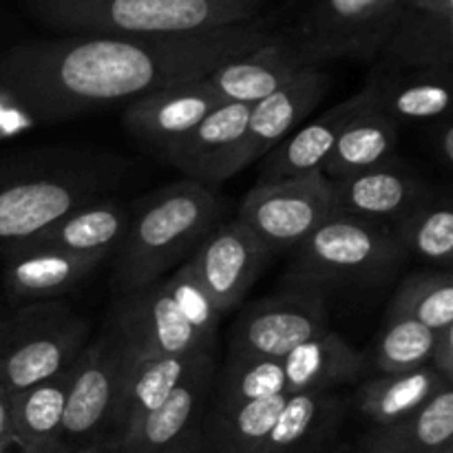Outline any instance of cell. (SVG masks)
Masks as SVG:
<instances>
[{
    "mask_svg": "<svg viewBox=\"0 0 453 453\" xmlns=\"http://www.w3.org/2000/svg\"><path fill=\"white\" fill-rule=\"evenodd\" d=\"M0 447L12 445V392L0 385Z\"/></svg>",
    "mask_w": 453,
    "mask_h": 453,
    "instance_id": "f35d334b",
    "label": "cell"
},
{
    "mask_svg": "<svg viewBox=\"0 0 453 453\" xmlns=\"http://www.w3.org/2000/svg\"><path fill=\"white\" fill-rule=\"evenodd\" d=\"M164 283H166L173 301H175L180 312L186 317V321L197 330V334L202 336L206 343L215 345L217 327H219L221 317L219 312L212 308L206 290L199 286L197 277H195L193 270H190L188 261L181 264L180 268L173 270V274L168 279H164Z\"/></svg>",
    "mask_w": 453,
    "mask_h": 453,
    "instance_id": "d590c367",
    "label": "cell"
},
{
    "mask_svg": "<svg viewBox=\"0 0 453 453\" xmlns=\"http://www.w3.org/2000/svg\"><path fill=\"white\" fill-rule=\"evenodd\" d=\"M334 211L332 181L323 173L279 181H257L237 219L257 234L270 255L292 252Z\"/></svg>",
    "mask_w": 453,
    "mask_h": 453,
    "instance_id": "ba28073f",
    "label": "cell"
},
{
    "mask_svg": "<svg viewBox=\"0 0 453 453\" xmlns=\"http://www.w3.org/2000/svg\"><path fill=\"white\" fill-rule=\"evenodd\" d=\"M113 166L84 153H42L0 173V252L27 246L71 212L104 199Z\"/></svg>",
    "mask_w": 453,
    "mask_h": 453,
    "instance_id": "3957f363",
    "label": "cell"
},
{
    "mask_svg": "<svg viewBox=\"0 0 453 453\" xmlns=\"http://www.w3.org/2000/svg\"><path fill=\"white\" fill-rule=\"evenodd\" d=\"M405 252L449 270L453 259V206L436 188L392 224Z\"/></svg>",
    "mask_w": 453,
    "mask_h": 453,
    "instance_id": "1f68e13d",
    "label": "cell"
},
{
    "mask_svg": "<svg viewBox=\"0 0 453 453\" xmlns=\"http://www.w3.org/2000/svg\"><path fill=\"white\" fill-rule=\"evenodd\" d=\"M106 453H118V449H115V445H113V441H111V445H109V449H106Z\"/></svg>",
    "mask_w": 453,
    "mask_h": 453,
    "instance_id": "b9f144b4",
    "label": "cell"
},
{
    "mask_svg": "<svg viewBox=\"0 0 453 453\" xmlns=\"http://www.w3.org/2000/svg\"><path fill=\"white\" fill-rule=\"evenodd\" d=\"M109 445H111L109 434H100V436L91 438V441H87L84 445H80L73 453H106Z\"/></svg>",
    "mask_w": 453,
    "mask_h": 453,
    "instance_id": "60d3db41",
    "label": "cell"
},
{
    "mask_svg": "<svg viewBox=\"0 0 453 453\" xmlns=\"http://www.w3.org/2000/svg\"><path fill=\"white\" fill-rule=\"evenodd\" d=\"M69 372L12 394V445L20 453H69L62 434Z\"/></svg>",
    "mask_w": 453,
    "mask_h": 453,
    "instance_id": "4316f807",
    "label": "cell"
},
{
    "mask_svg": "<svg viewBox=\"0 0 453 453\" xmlns=\"http://www.w3.org/2000/svg\"><path fill=\"white\" fill-rule=\"evenodd\" d=\"M208 349L193 357H168V358H131L124 352V372L119 380L118 401L111 416V438H118L135 425L142 416L162 405L173 389L181 383L186 374L193 370L195 361Z\"/></svg>",
    "mask_w": 453,
    "mask_h": 453,
    "instance_id": "603a6c76",
    "label": "cell"
},
{
    "mask_svg": "<svg viewBox=\"0 0 453 453\" xmlns=\"http://www.w3.org/2000/svg\"><path fill=\"white\" fill-rule=\"evenodd\" d=\"M429 367L445 383L453 385V326L442 327V330L436 332L432 357H429Z\"/></svg>",
    "mask_w": 453,
    "mask_h": 453,
    "instance_id": "8d00e7d4",
    "label": "cell"
},
{
    "mask_svg": "<svg viewBox=\"0 0 453 453\" xmlns=\"http://www.w3.org/2000/svg\"><path fill=\"white\" fill-rule=\"evenodd\" d=\"M273 259L268 248L239 219L221 221L188 259L212 308L224 317L246 299L261 270Z\"/></svg>",
    "mask_w": 453,
    "mask_h": 453,
    "instance_id": "7c38bea8",
    "label": "cell"
},
{
    "mask_svg": "<svg viewBox=\"0 0 453 453\" xmlns=\"http://www.w3.org/2000/svg\"><path fill=\"white\" fill-rule=\"evenodd\" d=\"M453 69L374 66L361 93L394 122H436L449 115Z\"/></svg>",
    "mask_w": 453,
    "mask_h": 453,
    "instance_id": "e0dca14e",
    "label": "cell"
},
{
    "mask_svg": "<svg viewBox=\"0 0 453 453\" xmlns=\"http://www.w3.org/2000/svg\"><path fill=\"white\" fill-rule=\"evenodd\" d=\"M113 332L131 358L193 357L212 349L180 312L164 279L119 295Z\"/></svg>",
    "mask_w": 453,
    "mask_h": 453,
    "instance_id": "8fae6325",
    "label": "cell"
},
{
    "mask_svg": "<svg viewBox=\"0 0 453 453\" xmlns=\"http://www.w3.org/2000/svg\"><path fill=\"white\" fill-rule=\"evenodd\" d=\"M131 211L113 199H97L58 221L53 228L31 243L73 252V255L102 257L113 255L127 234ZM22 248V246H20Z\"/></svg>",
    "mask_w": 453,
    "mask_h": 453,
    "instance_id": "f1b7e54d",
    "label": "cell"
},
{
    "mask_svg": "<svg viewBox=\"0 0 453 453\" xmlns=\"http://www.w3.org/2000/svg\"><path fill=\"white\" fill-rule=\"evenodd\" d=\"M162 453H206V447H203V438H202V427L186 434L180 442H175V445L168 447V449Z\"/></svg>",
    "mask_w": 453,
    "mask_h": 453,
    "instance_id": "ab89813d",
    "label": "cell"
},
{
    "mask_svg": "<svg viewBox=\"0 0 453 453\" xmlns=\"http://www.w3.org/2000/svg\"><path fill=\"white\" fill-rule=\"evenodd\" d=\"M326 330H330L326 292L295 283L243 310L234 323L228 357L281 361L296 345Z\"/></svg>",
    "mask_w": 453,
    "mask_h": 453,
    "instance_id": "9c48e42d",
    "label": "cell"
},
{
    "mask_svg": "<svg viewBox=\"0 0 453 453\" xmlns=\"http://www.w3.org/2000/svg\"><path fill=\"white\" fill-rule=\"evenodd\" d=\"M290 394L211 411L202 427L206 453H259Z\"/></svg>",
    "mask_w": 453,
    "mask_h": 453,
    "instance_id": "4dcf8cb0",
    "label": "cell"
},
{
    "mask_svg": "<svg viewBox=\"0 0 453 453\" xmlns=\"http://www.w3.org/2000/svg\"><path fill=\"white\" fill-rule=\"evenodd\" d=\"M429 137H432V149L436 153L438 162L445 168L453 166V122L449 115L429 122Z\"/></svg>",
    "mask_w": 453,
    "mask_h": 453,
    "instance_id": "74e56055",
    "label": "cell"
},
{
    "mask_svg": "<svg viewBox=\"0 0 453 453\" xmlns=\"http://www.w3.org/2000/svg\"><path fill=\"white\" fill-rule=\"evenodd\" d=\"M436 332L398 312H388L374 349V365L380 374H401L429 365Z\"/></svg>",
    "mask_w": 453,
    "mask_h": 453,
    "instance_id": "e575fe53",
    "label": "cell"
},
{
    "mask_svg": "<svg viewBox=\"0 0 453 453\" xmlns=\"http://www.w3.org/2000/svg\"><path fill=\"white\" fill-rule=\"evenodd\" d=\"M301 66H308L290 35L274 34L268 42L226 62L206 78L219 102L257 104L277 91Z\"/></svg>",
    "mask_w": 453,
    "mask_h": 453,
    "instance_id": "d6986e66",
    "label": "cell"
},
{
    "mask_svg": "<svg viewBox=\"0 0 453 453\" xmlns=\"http://www.w3.org/2000/svg\"><path fill=\"white\" fill-rule=\"evenodd\" d=\"M211 411H226L246 403L288 394L281 361L277 358L228 357L217 383H212Z\"/></svg>",
    "mask_w": 453,
    "mask_h": 453,
    "instance_id": "d6a6232c",
    "label": "cell"
},
{
    "mask_svg": "<svg viewBox=\"0 0 453 453\" xmlns=\"http://www.w3.org/2000/svg\"><path fill=\"white\" fill-rule=\"evenodd\" d=\"M396 142L398 124L365 100L341 128L339 140L323 166V175L334 181L380 166L394 157Z\"/></svg>",
    "mask_w": 453,
    "mask_h": 453,
    "instance_id": "83f0119b",
    "label": "cell"
},
{
    "mask_svg": "<svg viewBox=\"0 0 453 453\" xmlns=\"http://www.w3.org/2000/svg\"><path fill=\"white\" fill-rule=\"evenodd\" d=\"M343 418V403L332 392L290 394L259 453H319Z\"/></svg>",
    "mask_w": 453,
    "mask_h": 453,
    "instance_id": "484cf974",
    "label": "cell"
},
{
    "mask_svg": "<svg viewBox=\"0 0 453 453\" xmlns=\"http://www.w3.org/2000/svg\"><path fill=\"white\" fill-rule=\"evenodd\" d=\"M389 312L414 319L434 332L453 326V277L449 270H427L403 279Z\"/></svg>",
    "mask_w": 453,
    "mask_h": 453,
    "instance_id": "836d02e7",
    "label": "cell"
},
{
    "mask_svg": "<svg viewBox=\"0 0 453 453\" xmlns=\"http://www.w3.org/2000/svg\"><path fill=\"white\" fill-rule=\"evenodd\" d=\"M250 104L221 102L197 127L181 140L168 146L159 157L186 180L203 186H215L230 180L246 168L243 142H246Z\"/></svg>",
    "mask_w": 453,
    "mask_h": 453,
    "instance_id": "4fadbf2b",
    "label": "cell"
},
{
    "mask_svg": "<svg viewBox=\"0 0 453 453\" xmlns=\"http://www.w3.org/2000/svg\"><path fill=\"white\" fill-rule=\"evenodd\" d=\"M363 102H365V97L358 91L348 100L327 109L323 115L314 118L312 122H303L299 128H295L265 157H261L259 181L292 180V177L323 173V166H326L327 157H330L332 149L339 140L341 128L361 109Z\"/></svg>",
    "mask_w": 453,
    "mask_h": 453,
    "instance_id": "44dd1931",
    "label": "cell"
},
{
    "mask_svg": "<svg viewBox=\"0 0 453 453\" xmlns=\"http://www.w3.org/2000/svg\"><path fill=\"white\" fill-rule=\"evenodd\" d=\"M124 372V345L113 330L84 345L71 365L62 414V434L69 453L106 434Z\"/></svg>",
    "mask_w": 453,
    "mask_h": 453,
    "instance_id": "30bf717a",
    "label": "cell"
},
{
    "mask_svg": "<svg viewBox=\"0 0 453 453\" xmlns=\"http://www.w3.org/2000/svg\"><path fill=\"white\" fill-rule=\"evenodd\" d=\"M217 104H221L219 97L211 91L206 80L175 84L128 102L124 127L159 157L168 146L193 131Z\"/></svg>",
    "mask_w": 453,
    "mask_h": 453,
    "instance_id": "2e32d148",
    "label": "cell"
},
{
    "mask_svg": "<svg viewBox=\"0 0 453 453\" xmlns=\"http://www.w3.org/2000/svg\"><path fill=\"white\" fill-rule=\"evenodd\" d=\"M334 453H358L357 449H339V451H334Z\"/></svg>",
    "mask_w": 453,
    "mask_h": 453,
    "instance_id": "7bdbcfd3",
    "label": "cell"
},
{
    "mask_svg": "<svg viewBox=\"0 0 453 453\" xmlns=\"http://www.w3.org/2000/svg\"><path fill=\"white\" fill-rule=\"evenodd\" d=\"M102 261V257L27 243L4 255V286L13 296L29 303L60 299L80 286Z\"/></svg>",
    "mask_w": 453,
    "mask_h": 453,
    "instance_id": "ffe728a7",
    "label": "cell"
},
{
    "mask_svg": "<svg viewBox=\"0 0 453 453\" xmlns=\"http://www.w3.org/2000/svg\"><path fill=\"white\" fill-rule=\"evenodd\" d=\"M274 35L265 18L188 35L73 34L0 51V97L34 122H62L206 80Z\"/></svg>",
    "mask_w": 453,
    "mask_h": 453,
    "instance_id": "6da1fadb",
    "label": "cell"
},
{
    "mask_svg": "<svg viewBox=\"0 0 453 453\" xmlns=\"http://www.w3.org/2000/svg\"><path fill=\"white\" fill-rule=\"evenodd\" d=\"M407 257L392 226L332 211L292 250L295 283L321 288L380 286Z\"/></svg>",
    "mask_w": 453,
    "mask_h": 453,
    "instance_id": "5b68a950",
    "label": "cell"
},
{
    "mask_svg": "<svg viewBox=\"0 0 453 453\" xmlns=\"http://www.w3.org/2000/svg\"><path fill=\"white\" fill-rule=\"evenodd\" d=\"M405 0H312L290 40L305 65L374 60L380 56Z\"/></svg>",
    "mask_w": 453,
    "mask_h": 453,
    "instance_id": "52a82bcc",
    "label": "cell"
},
{
    "mask_svg": "<svg viewBox=\"0 0 453 453\" xmlns=\"http://www.w3.org/2000/svg\"><path fill=\"white\" fill-rule=\"evenodd\" d=\"M9 447H0V453H7Z\"/></svg>",
    "mask_w": 453,
    "mask_h": 453,
    "instance_id": "ee69618b",
    "label": "cell"
},
{
    "mask_svg": "<svg viewBox=\"0 0 453 453\" xmlns=\"http://www.w3.org/2000/svg\"><path fill=\"white\" fill-rule=\"evenodd\" d=\"M270 0H31L44 27L73 34L188 35L261 18Z\"/></svg>",
    "mask_w": 453,
    "mask_h": 453,
    "instance_id": "277c9868",
    "label": "cell"
},
{
    "mask_svg": "<svg viewBox=\"0 0 453 453\" xmlns=\"http://www.w3.org/2000/svg\"><path fill=\"white\" fill-rule=\"evenodd\" d=\"M226 202L199 181L164 186L131 212L115 252L113 286L119 295L159 281L193 257L199 243L224 221Z\"/></svg>",
    "mask_w": 453,
    "mask_h": 453,
    "instance_id": "7a4b0ae2",
    "label": "cell"
},
{
    "mask_svg": "<svg viewBox=\"0 0 453 453\" xmlns=\"http://www.w3.org/2000/svg\"><path fill=\"white\" fill-rule=\"evenodd\" d=\"M432 190L423 177L394 157L370 171L332 181L334 211L385 221L389 226L423 202Z\"/></svg>",
    "mask_w": 453,
    "mask_h": 453,
    "instance_id": "ac0fdd59",
    "label": "cell"
},
{
    "mask_svg": "<svg viewBox=\"0 0 453 453\" xmlns=\"http://www.w3.org/2000/svg\"><path fill=\"white\" fill-rule=\"evenodd\" d=\"M379 58L398 69H453V18L405 3Z\"/></svg>",
    "mask_w": 453,
    "mask_h": 453,
    "instance_id": "cb8c5ba5",
    "label": "cell"
},
{
    "mask_svg": "<svg viewBox=\"0 0 453 453\" xmlns=\"http://www.w3.org/2000/svg\"><path fill=\"white\" fill-rule=\"evenodd\" d=\"M88 339V323L65 301H35L0 321V385L22 392L69 370Z\"/></svg>",
    "mask_w": 453,
    "mask_h": 453,
    "instance_id": "8992f818",
    "label": "cell"
},
{
    "mask_svg": "<svg viewBox=\"0 0 453 453\" xmlns=\"http://www.w3.org/2000/svg\"><path fill=\"white\" fill-rule=\"evenodd\" d=\"M330 91V73L323 66H301L277 91L250 106L246 142H243V164L259 162L295 128H299L312 115Z\"/></svg>",
    "mask_w": 453,
    "mask_h": 453,
    "instance_id": "9a60e30c",
    "label": "cell"
},
{
    "mask_svg": "<svg viewBox=\"0 0 453 453\" xmlns=\"http://www.w3.org/2000/svg\"><path fill=\"white\" fill-rule=\"evenodd\" d=\"M445 385L449 383L429 365L401 374H380L357 389V407L374 427H385L416 414Z\"/></svg>",
    "mask_w": 453,
    "mask_h": 453,
    "instance_id": "f546056e",
    "label": "cell"
},
{
    "mask_svg": "<svg viewBox=\"0 0 453 453\" xmlns=\"http://www.w3.org/2000/svg\"><path fill=\"white\" fill-rule=\"evenodd\" d=\"M288 394L332 392L365 374L367 358L339 332L326 330L281 358Z\"/></svg>",
    "mask_w": 453,
    "mask_h": 453,
    "instance_id": "7402d4cb",
    "label": "cell"
},
{
    "mask_svg": "<svg viewBox=\"0 0 453 453\" xmlns=\"http://www.w3.org/2000/svg\"><path fill=\"white\" fill-rule=\"evenodd\" d=\"M358 453H453V385L434 394L416 414L374 427L357 445Z\"/></svg>",
    "mask_w": 453,
    "mask_h": 453,
    "instance_id": "d4e9b609",
    "label": "cell"
},
{
    "mask_svg": "<svg viewBox=\"0 0 453 453\" xmlns=\"http://www.w3.org/2000/svg\"><path fill=\"white\" fill-rule=\"evenodd\" d=\"M215 383V354L203 352L171 396L142 416L135 425L111 438L118 453H162L199 427L202 410Z\"/></svg>",
    "mask_w": 453,
    "mask_h": 453,
    "instance_id": "5bb4252c",
    "label": "cell"
}]
</instances>
